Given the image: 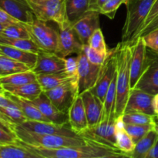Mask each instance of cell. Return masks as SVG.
<instances>
[{
    "instance_id": "6da1fadb",
    "label": "cell",
    "mask_w": 158,
    "mask_h": 158,
    "mask_svg": "<svg viewBox=\"0 0 158 158\" xmlns=\"http://www.w3.org/2000/svg\"><path fill=\"white\" fill-rule=\"evenodd\" d=\"M19 142L39 158H117L128 157L125 153L97 143L88 141L80 147L62 148H44L32 146L19 140Z\"/></svg>"
},
{
    "instance_id": "7a4b0ae2",
    "label": "cell",
    "mask_w": 158,
    "mask_h": 158,
    "mask_svg": "<svg viewBox=\"0 0 158 158\" xmlns=\"http://www.w3.org/2000/svg\"><path fill=\"white\" fill-rule=\"evenodd\" d=\"M117 99H116V119L121 117L126 107L131 91V49L130 44L120 42L117 46Z\"/></svg>"
},
{
    "instance_id": "3957f363",
    "label": "cell",
    "mask_w": 158,
    "mask_h": 158,
    "mask_svg": "<svg viewBox=\"0 0 158 158\" xmlns=\"http://www.w3.org/2000/svg\"><path fill=\"white\" fill-rule=\"evenodd\" d=\"M14 133L19 140L24 143L44 148H62L80 147L87 143L81 137H67L57 134H37L25 130L19 125L14 126Z\"/></svg>"
},
{
    "instance_id": "277c9868",
    "label": "cell",
    "mask_w": 158,
    "mask_h": 158,
    "mask_svg": "<svg viewBox=\"0 0 158 158\" xmlns=\"http://www.w3.org/2000/svg\"><path fill=\"white\" fill-rule=\"evenodd\" d=\"M156 0H131L122 29L121 43L131 45L143 26Z\"/></svg>"
},
{
    "instance_id": "5b68a950",
    "label": "cell",
    "mask_w": 158,
    "mask_h": 158,
    "mask_svg": "<svg viewBox=\"0 0 158 158\" xmlns=\"http://www.w3.org/2000/svg\"><path fill=\"white\" fill-rule=\"evenodd\" d=\"M35 18L43 22L52 21L59 28L69 23L66 16L65 0H27Z\"/></svg>"
},
{
    "instance_id": "8992f818",
    "label": "cell",
    "mask_w": 158,
    "mask_h": 158,
    "mask_svg": "<svg viewBox=\"0 0 158 158\" xmlns=\"http://www.w3.org/2000/svg\"><path fill=\"white\" fill-rule=\"evenodd\" d=\"M31 39L40 49L58 54L60 41L59 32L48 26L46 22L34 19L30 24H26Z\"/></svg>"
},
{
    "instance_id": "52a82bcc",
    "label": "cell",
    "mask_w": 158,
    "mask_h": 158,
    "mask_svg": "<svg viewBox=\"0 0 158 158\" xmlns=\"http://www.w3.org/2000/svg\"><path fill=\"white\" fill-rule=\"evenodd\" d=\"M117 46L109 49L107 56L101 65L98 78L90 92L103 103L111 81L117 72Z\"/></svg>"
},
{
    "instance_id": "ba28073f",
    "label": "cell",
    "mask_w": 158,
    "mask_h": 158,
    "mask_svg": "<svg viewBox=\"0 0 158 158\" xmlns=\"http://www.w3.org/2000/svg\"><path fill=\"white\" fill-rule=\"evenodd\" d=\"M115 122H101L97 126L88 127L79 136L88 141L118 150L117 148Z\"/></svg>"
},
{
    "instance_id": "9c48e42d",
    "label": "cell",
    "mask_w": 158,
    "mask_h": 158,
    "mask_svg": "<svg viewBox=\"0 0 158 158\" xmlns=\"http://www.w3.org/2000/svg\"><path fill=\"white\" fill-rule=\"evenodd\" d=\"M131 57L130 72H131V87L136 86L140 77L144 72L148 63V48L143 37L140 36L131 45Z\"/></svg>"
},
{
    "instance_id": "30bf717a",
    "label": "cell",
    "mask_w": 158,
    "mask_h": 158,
    "mask_svg": "<svg viewBox=\"0 0 158 158\" xmlns=\"http://www.w3.org/2000/svg\"><path fill=\"white\" fill-rule=\"evenodd\" d=\"M134 88L152 95L158 94V52L148 48L146 69Z\"/></svg>"
},
{
    "instance_id": "8fae6325",
    "label": "cell",
    "mask_w": 158,
    "mask_h": 158,
    "mask_svg": "<svg viewBox=\"0 0 158 158\" xmlns=\"http://www.w3.org/2000/svg\"><path fill=\"white\" fill-rule=\"evenodd\" d=\"M102 65V64H101ZM101 65H95L88 60L83 51L78 54L79 94L90 90L96 84Z\"/></svg>"
},
{
    "instance_id": "7c38bea8",
    "label": "cell",
    "mask_w": 158,
    "mask_h": 158,
    "mask_svg": "<svg viewBox=\"0 0 158 158\" xmlns=\"http://www.w3.org/2000/svg\"><path fill=\"white\" fill-rule=\"evenodd\" d=\"M154 97L151 94L133 88L131 89L123 114L127 113H143L155 116L154 110Z\"/></svg>"
},
{
    "instance_id": "4fadbf2b",
    "label": "cell",
    "mask_w": 158,
    "mask_h": 158,
    "mask_svg": "<svg viewBox=\"0 0 158 158\" xmlns=\"http://www.w3.org/2000/svg\"><path fill=\"white\" fill-rule=\"evenodd\" d=\"M59 47L58 55L63 58L82 52L83 44L80 42L78 35L74 31L72 25L68 23L63 28H59Z\"/></svg>"
},
{
    "instance_id": "5bb4252c",
    "label": "cell",
    "mask_w": 158,
    "mask_h": 158,
    "mask_svg": "<svg viewBox=\"0 0 158 158\" xmlns=\"http://www.w3.org/2000/svg\"><path fill=\"white\" fill-rule=\"evenodd\" d=\"M64 58L55 52L40 49L37 52V60L32 70L36 75L45 73H53L64 71Z\"/></svg>"
},
{
    "instance_id": "9a60e30c",
    "label": "cell",
    "mask_w": 158,
    "mask_h": 158,
    "mask_svg": "<svg viewBox=\"0 0 158 158\" xmlns=\"http://www.w3.org/2000/svg\"><path fill=\"white\" fill-rule=\"evenodd\" d=\"M44 93L54 106L66 114H68L74 99L79 96L69 81Z\"/></svg>"
},
{
    "instance_id": "2e32d148",
    "label": "cell",
    "mask_w": 158,
    "mask_h": 158,
    "mask_svg": "<svg viewBox=\"0 0 158 158\" xmlns=\"http://www.w3.org/2000/svg\"><path fill=\"white\" fill-rule=\"evenodd\" d=\"M25 130L37 134H57V135L67 136V137H80L76 134L70 127L69 123L59 125L51 122L39 121V120H27L21 124H19Z\"/></svg>"
},
{
    "instance_id": "e0dca14e",
    "label": "cell",
    "mask_w": 158,
    "mask_h": 158,
    "mask_svg": "<svg viewBox=\"0 0 158 158\" xmlns=\"http://www.w3.org/2000/svg\"><path fill=\"white\" fill-rule=\"evenodd\" d=\"M100 12L95 10H89L85 15L72 24L74 31L83 45L88 43L89 37L96 29L100 27Z\"/></svg>"
},
{
    "instance_id": "ac0fdd59",
    "label": "cell",
    "mask_w": 158,
    "mask_h": 158,
    "mask_svg": "<svg viewBox=\"0 0 158 158\" xmlns=\"http://www.w3.org/2000/svg\"><path fill=\"white\" fill-rule=\"evenodd\" d=\"M0 8L25 24H30L35 19L27 0H0Z\"/></svg>"
},
{
    "instance_id": "d6986e66",
    "label": "cell",
    "mask_w": 158,
    "mask_h": 158,
    "mask_svg": "<svg viewBox=\"0 0 158 158\" xmlns=\"http://www.w3.org/2000/svg\"><path fill=\"white\" fill-rule=\"evenodd\" d=\"M36 105L42 114L51 122L59 125L69 123V116L66 113L60 110L52 104L44 92L42 93L35 100H31Z\"/></svg>"
},
{
    "instance_id": "ffe728a7",
    "label": "cell",
    "mask_w": 158,
    "mask_h": 158,
    "mask_svg": "<svg viewBox=\"0 0 158 158\" xmlns=\"http://www.w3.org/2000/svg\"><path fill=\"white\" fill-rule=\"evenodd\" d=\"M68 116L71 129L78 135L89 127L81 95H79L74 99L68 111Z\"/></svg>"
},
{
    "instance_id": "44dd1931",
    "label": "cell",
    "mask_w": 158,
    "mask_h": 158,
    "mask_svg": "<svg viewBox=\"0 0 158 158\" xmlns=\"http://www.w3.org/2000/svg\"><path fill=\"white\" fill-rule=\"evenodd\" d=\"M80 95L84 104L89 127L97 126L101 122L103 103L89 90L86 91Z\"/></svg>"
},
{
    "instance_id": "7402d4cb",
    "label": "cell",
    "mask_w": 158,
    "mask_h": 158,
    "mask_svg": "<svg viewBox=\"0 0 158 158\" xmlns=\"http://www.w3.org/2000/svg\"><path fill=\"white\" fill-rule=\"evenodd\" d=\"M5 91L21 98L33 100L43 92L37 80L22 85H2Z\"/></svg>"
},
{
    "instance_id": "603a6c76",
    "label": "cell",
    "mask_w": 158,
    "mask_h": 158,
    "mask_svg": "<svg viewBox=\"0 0 158 158\" xmlns=\"http://www.w3.org/2000/svg\"><path fill=\"white\" fill-rule=\"evenodd\" d=\"M117 71L116 72L110 85L105 97L103 102V115L101 122H115L116 121V99H117ZM100 122V123H101Z\"/></svg>"
},
{
    "instance_id": "cb8c5ba5",
    "label": "cell",
    "mask_w": 158,
    "mask_h": 158,
    "mask_svg": "<svg viewBox=\"0 0 158 158\" xmlns=\"http://www.w3.org/2000/svg\"><path fill=\"white\" fill-rule=\"evenodd\" d=\"M5 94L9 97L10 100H12L15 104L19 106V107L23 111V114L26 116L27 120H39V121H46L50 122L40 110L36 105L32 103V101L26 99L21 98L17 96L13 95L12 94L5 91Z\"/></svg>"
},
{
    "instance_id": "d4e9b609",
    "label": "cell",
    "mask_w": 158,
    "mask_h": 158,
    "mask_svg": "<svg viewBox=\"0 0 158 158\" xmlns=\"http://www.w3.org/2000/svg\"><path fill=\"white\" fill-rule=\"evenodd\" d=\"M0 54L7 56L19 63L27 65L31 69L34 67L37 60V53L3 44H0Z\"/></svg>"
},
{
    "instance_id": "484cf974",
    "label": "cell",
    "mask_w": 158,
    "mask_h": 158,
    "mask_svg": "<svg viewBox=\"0 0 158 158\" xmlns=\"http://www.w3.org/2000/svg\"><path fill=\"white\" fill-rule=\"evenodd\" d=\"M115 127L117 149L123 151L127 155L128 157H130V154L134 151L135 148V143L133 141L131 137L127 132L124 123L121 117H119L116 119Z\"/></svg>"
},
{
    "instance_id": "4316f807",
    "label": "cell",
    "mask_w": 158,
    "mask_h": 158,
    "mask_svg": "<svg viewBox=\"0 0 158 158\" xmlns=\"http://www.w3.org/2000/svg\"><path fill=\"white\" fill-rule=\"evenodd\" d=\"M91 0H65L66 16L71 25L89 10Z\"/></svg>"
},
{
    "instance_id": "83f0119b",
    "label": "cell",
    "mask_w": 158,
    "mask_h": 158,
    "mask_svg": "<svg viewBox=\"0 0 158 158\" xmlns=\"http://www.w3.org/2000/svg\"><path fill=\"white\" fill-rule=\"evenodd\" d=\"M0 158H39L19 142L0 143Z\"/></svg>"
},
{
    "instance_id": "f1b7e54d",
    "label": "cell",
    "mask_w": 158,
    "mask_h": 158,
    "mask_svg": "<svg viewBox=\"0 0 158 158\" xmlns=\"http://www.w3.org/2000/svg\"><path fill=\"white\" fill-rule=\"evenodd\" d=\"M158 139V134L154 129L150 131L146 135L135 143L134 151L130 154L131 158H145Z\"/></svg>"
},
{
    "instance_id": "f546056e",
    "label": "cell",
    "mask_w": 158,
    "mask_h": 158,
    "mask_svg": "<svg viewBox=\"0 0 158 158\" xmlns=\"http://www.w3.org/2000/svg\"><path fill=\"white\" fill-rule=\"evenodd\" d=\"M36 80L43 92H46L69 81V77L64 71L53 73L39 74L36 75Z\"/></svg>"
},
{
    "instance_id": "4dcf8cb0",
    "label": "cell",
    "mask_w": 158,
    "mask_h": 158,
    "mask_svg": "<svg viewBox=\"0 0 158 158\" xmlns=\"http://www.w3.org/2000/svg\"><path fill=\"white\" fill-rule=\"evenodd\" d=\"M36 80V74L30 70L24 72L15 73L8 74L0 77V83L2 85H22L25 83H30Z\"/></svg>"
},
{
    "instance_id": "1f68e13d",
    "label": "cell",
    "mask_w": 158,
    "mask_h": 158,
    "mask_svg": "<svg viewBox=\"0 0 158 158\" xmlns=\"http://www.w3.org/2000/svg\"><path fill=\"white\" fill-rule=\"evenodd\" d=\"M65 69L69 82L77 94H79V76H78V55L69 56L64 58Z\"/></svg>"
},
{
    "instance_id": "d6a6232c",
    "label": "cell",
    "mask_w": 158,
    "mask_h": 158,
    "mask_svg": "<svg viewBox=\"0 0 158 158\" xmlns=\"http://www.w3.org/2000/svg\"><path fill=\"white\" fill-rule=\"evenodd\" d=\"M0 44L13 46L23 50L35 52V53H37L40 50L39 47L32 41V39L9 38V37L0 35Z\"/></svg>"
},
{
    "instance_id": "836d02e7",
    "label": "cell",
    "mask_w": 158,
    "mask_h": 158,
    "mask_svg": "<svg viewBox=\"0 0 158 158\" xmlns=\"http://www.w3.org/2000/svg\"><path fill=\"white\" fill-rule=\"evenodd\" d=\"M0 68L6 74L24 72L30 70L31 68L24 63H19L10 57L0 54Z\"/></svg>"
},
{
    "instance_id": "e575fe53",
    "label": "cell",
    "mask_w": 158,
    "mask_h": 158,
    "mask_svg": "<svg viewBox=\"0 0 158 158\" xmlns=\"http://www.w3.org/2000/svg\"><path fill=\"white\" fill-rule=\"evenodd\" d=\"M125 129L134 143L138 142L150 131L154 129V123L148 124H125Z\"/></svg>"
},
{
    "instance_id": "d590c367",
    "label": "cell",
    "mask_w": 158,
    "mask_h": 158,
    "mask_svg": "<svg viewBox=\"0 0 158 158\" xmlns=\"http://www.w3.org/2000/svg\"><path fill=\"white\" fill-rule=\"evenodd\" d=\"M0 111L4 114L14 125L21 124L23 122L27 120V118L23 114L21 109L14 102L12 104L9 105V106H0Z\"/></svg>"
},
{
    "instance_id": "8d00e7d4",
    "label": "cell",
    "mask_w": 158,
    "mask_h": 158,
    "mask_svg": "<svg viewBox=\"0 0 158 158\" xmlns=\"http://www.w3.org/2000/svg\"><path fill=\"white\" fill-rule=\"evenodd\" d=\"M0 35L9 38L31 39L26 24L8 25L0 33Z\"/></svg>"
},
{
    "instance_id": "74e56055",
    "label": "cell",
    "mask_w": 158,
    "mask_h": 158,
    "mask_svg": "<svg viewBox=\"0 0 158 158\" xmlns=\"http://www.w3.org/2000/svg\"><path fill=\"white\" fill-rule=\"evenodd\" d=\"M154 116L143 113H127L121 116L122 120L125 124H148L154 123Z\"/></svg>"
},
{
    "instance_id": "f35d334b",
    "label": "cell",
    "mask_w": 158,
    "mask_h": 158,
    "mask_svg": "<svg viewBox=\"0 0 158 158\" xmlns=\"http://www.w3.org/2000/svg\"><path fill=\"white\" fill-rule=\"evenodd\" d=\"M87 44L90 47L94 48V49L103 52V53H107L108 51H109V49H107V46H106V42H105L103 32H102L100 28L94 31V33L89 37Z\"/></svg>"
},
{
    "instance_id": "ab89813d",
    "label": "cell",
    "mask_w": 158,
    "mask_h": 158,
    "mask_svg": "<svg viewBox=\"0 0 158 158\" xmlns=\"http://www.w3.org/2000/svg\"><path fill=\"white\" fill-rule=\"evenodd\" d=\"M122 4L127 5L126 0H107L100 8L99 12L110 19H114L117 10Z\"/></svg>"
},
{
    "instance_id": "60d3db41",
    "label": "cell",
    "mask_w": 158,
    "mask_h": 158,
    "mask_svg": "<svg viewBox=\"0 0 158 158\" xmlns=\"http://www.w3.org/2000/svg\"><path fill=\"white\" fill-rule=\"evenodd\" d=\"M83 51L86 56L87 57L88 60L91 63L95 65H101L106 60L108 54V52L107 53H103L101 52H99V51L94 49V48L90 47L88 44L83 45Z\"/></svg>"
},
{
    "instance_id": "b9f144b4",
    "label": "cell",
    "mask_w": 158,
    "mask_h": 158,
    "mask_svg": "<svg viewBox=\"0 0 158 158\" xmlns=\"http://www.w3.org/2000/svg\"><path fill=\"white\" fill-rule=\"evenodd\" d=\"M142 37L148 49L158 52V29L151 31Z\"/></svg>"
},
{
    "instance_id": "7bdbcfd3",
    "label": "cell",
    "mask_w": 158,
    "mask_h": 158,
    "mask_svg": "<svg viewBox=\"0 0 158 158\" xmlns=\"http://www.w3.org/2000/svg\"><path fill=\"white\" fill-rule=\"evenodd\" d=\"M15 133L9 132L3 128L0 127V143H14L17 140Z\"/></svg>"
},
{
    "instance_id": "ee69618b",
    "label": "cell",
    "mask_w": 158,
    "mask_h": 158,
    "mask_svg": "<svg viewBox=\"0 0 158 158\" xmlns=\"http://www.w3.org/2000/svg\"><path fill=\"white\" fill-rule=\"evenodd\" d=\"M0 23H2L5 25H12V24H25L19 20L15 19L12 16H11L9 14L5 12L3 9L0 8Z\"/></svg>"
},
{
    "instance_id": "f6af8a7d",
    "label": "cell",
    "mask_w": 158,
    "mask_h": 158,
    "mask_svg": "<svg viewBox=\"0 0 158 158\" xmlns=\"http://www.w3.org/2000/svg\"><path fill=\"white\" fill-rule=\"evenodd\" d=\"M155 29H158V15L146 26V27H144L143 29L140 30V32L138 33L136 40H137L138 37L143 36V35H145L146 34H148V32H151V31L153 30H155ZM135 40H134V41H135Z\"/></svg>"
},
{
    "instance_id": "bcb514c9",
    "label": "cell",
    "mask_w": 158,
    "mask_h": 158,
    "mask_svg": "<svg viewBox=\"0 0 158 158\" xmlns=\"http://www.w3.org/2000/svg\"><path fill=\"white\" fill-rule=\"evenodd\" d=\"M157 15H158V0H156L155 2H154V6H153L152 9H151V12H149V14H148V17H147L146 20H145L144 23H143V26H142L141 29H140V30H141V29H143L144 27H146V26H148V25L149 24V23H151V22L152 21V20L154 19L155 18V17L157 16ZM139 32H138V33H139ZM137 35H138V34H137ZM136 38H137V37H136ZM135 40H136V39H135Z\"/></svg>"
},
{
    "instance_id": "7dc6e473",
    "label": "cell",
    "mask_w": 158,
    "mask_h": 158,
    "mask_svg": "<svg viewBox=\"0 0 158 158\" xmlns=\"http://www.w3.org/2000/svg\"><path fill=\"white\" fill-rule=\"evenodd\" d=\"M107 0H91L90 7H89V10H95V11H100V9L102 7L103 4H104Z\"/></svg>"
},
{
    "instance_id": "c3c4849f",
    "label": "cell",
    "mask_w": 158,
    "mask_h": 158,
    "mask_svg": "<svg viewBox=\"0 0 158 158\" xmlns=\"http://www.w3.org/2000/svg\"><path fill=\"white\" fill-rule=\"evenodd\" d=\"M145 158H158V139L149 152L147 154Z\"/></svg>"
},
{
    "instance_id": "681fc988",
    "label": "cell",
    "mask_w": 158,
    "mask_h": 158,
    "mask_svg": "<svg viewBox=\"0 0 158 158\" xmlns=\"http://www.w3.org/2000/svg\"><path fill=\"white\" fill-rule=\"evenodd\" d=\"M13 101L5 94V93H0V106H7L12 104Z\"/></svg>"
},
{
    "instance_id": "f907efd6",
    "label": "cell",
    "mask_w": 158,
    "mask_h": 158,
    "mask_svg": "<svg viewBox=\"0 0 158 158\" xmlns=\"http://www.w3.org/2000/svg\"><path fill=\"white\" fill-rule=\"evenodd\" d=\"M14 126H15V125H14ZM14 126L6 123V122L3 121V120H2L1 119H0V127L3 128V129H5L6 131H9V132L14 133Z\"/></svg>"
},
{
    "instance_id": "816d5d0a",
    "label": "cell",
    "mask_w": 158,
    "mask_h": 158,
    "mask_svg": "<svg viewBox=\"0 0 158 158\" xmlns=\"http://www.w3.org/2000/svg\"><path fill=\"white\" fill-rule=\"evenodd\" d=\"M153 104H154V113H155V116L158 117V94L154 95Z\"/></svg>"
},
{
    "instance_id": "f5cc1de1",
    "label": "cell",
    "mask_w": 158,
    "mask_h": 158,
    "mask_svg": "<svg viewBox=\"0 0 158 158\" xmlns=\"http://www.w3.org/2000/svg\"><path fill=\"white\" fill-rule=\"evenodd\" d=\"M154 130L156 131V132L158 134V117L154 116Z\"/></svg>"
},
{
    "instance_id": "db71d44e",
    "label": "cell",
    "mask_w": 158,
    "mask_h": 158,
    "mask_svg": "<svg viewBox=\"0 0 158 158\" xmlns=\"http://www.w3.org/2000/svg\"><path fill=\"white\" fill-rule=\"evenodd\" d=\"M6 26H7V25L2 24V23H0V33L2 32V30L5 29V28H6Z\"/></svg>"
},
{
    "instance_id": "11a10c76",
    "label": "cell",
    "mask_w": 158,
    "mask_h": 158,
    "mask_svg": "<svg viewBox=\"0 0 158 158\" xmlns=\"http://www.w3.org/2000/svg\"><path fill=\"white\" fill-rule=\"evenodd\" d=\"M6 75H7V74H6V73H5L4 71H3L2 69L1 68H0V77H3V76H6Z\"/></svg>"
},
{
    "instance_id": "9f6ffc18",
    "label": "cell",
    "mask_w": 158,
    "mask_h": 158,
    "mask_svg": "<svg viewBox=\"0 0 158 158\" xmlns=\"http://www.w3.org/2000/svg\"><path fill=\"white\" fill-rule=\"evenodd\" d=\"M0 93H5V89H4V88H3V86L1 84V83H0Z\"/></svg>"
},
{
    "instance_id": "6f0895ef",
    "label": "cell",
    "mask_w": 158,
    "mask_h": 158,
    "mask_svg": "<svg viewBox=\"0 0 158 158\" xmlns=\"http://www.w3.org/2000/svg\"><path fill=\"white\" fill-rule=\"evenodd\" d=\"M126 1H127V5L128 3L130 2V1H131V0H126ZM127 5H126V6H127Z\"/></svg>"
},
{
    "instance_id": "680465c9",
    "label": "cell",
    "mask_w": 158,
    "mask_h": 158,
    "mask_svg": "<svg viewBox=\"0 0 158 158\" xmlns=\"http://www.w3.org/2000/svg\"><path fill=\"white\" fill-rule=\"evenodd\" d=\"M156 117H157V116H156Z\"/></svg>"
}]
</instances>
